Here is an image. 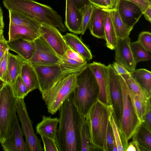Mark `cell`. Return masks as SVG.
<instances>
[{
	"label": "cell",
	"mask_w": 151,
	"mask_h": 151,
	"mask_svg": "<svg viewBox=\"0 0 151 151\" xmlns=\"http://www.w3.org/2000/svg\"><path fill=\"white\" fill-rule=\"evenodd\" d=\"M55 142L58 151H80L78 122L79 113L73 101V93L59 110Z\"/></svg>",
	"instance_id": "cell-1"
},
{
	"label": "cell",
	"mask_w": 151,
	"mask_h": 151,
	"mask_svg": "<svg viewBox=\"0 0 151 151\" xmlns=\"http://www.w3.org/2000/svg\"><path fill=\"white\" fill-rule=\"evenodd\" d=\"M114 112L112 107L105 105L97 99L85 116L91 142L97 150L107 151L106 135L109 117Z\"/></svg>",
	"instance_id": "cell-2"
},
{
	"label": "cell",
	"mask_w": 151,
	"mask_h": 151,
	"mask_svg": "<svg viewBox=\"0 0 151 151\" xmlns=\"http://www.w3.org/2000/svg\"><path fill=\"white\" fill-rule=\"evenodd\" d=\"M3 3L8 11L20 12L41 24L52 26L63 32L66 31L62 17L49 6L29 0H3Z\"/></svg>",
	"instance_id": "cell-3"
},
{
	"label": "cell",
	"mask_w": 151,
	"mask_h": 151,
	"mask_svg": "<svg viewBox=\"0 0 151 151\" xmlns=\"http://www.w3.org/2000/svg\"><path fill=\"white\" fill-rule=\"evenodd\" d=\"M76 82L73 93V101L80 114L85 117L98 99L99 89L96 78L88 64L76 73Z\"/></svg>",
	"instance_id": "cell-4"
},
{
	"label": "cell",
	"mask_w": 151,
	"mask_h": 151,
	"mask_svg": "<svg viewBox=\"0 0 151 151\" xmlns=\"http://www.w3.org/2000/svg\"><path fill=\"white\" fill-rule=\"evenodd\" d=\"M18 99L11 85L3 82L0 87V143L10 136L16 116Z\"/></svg>",
	"instance_id": "cell-5"
},
{
	"label": "cell",
	"mask_w": 151,
	"mask_h": 151,
	"mask_svg": "<svg viewBox=\"0 0 151 151\" xmlns=\"http://www.w3.org/2000/svg\"><path fill=\"white\" fill-rule=\"evenodd\" d=\"M76 79V73L69 74L58 81L42 95L49 113L52 115L56 113L73 93Z\"/></svg>",
	"instance_id": "cell-6"
},
{
	"label": "cell",
	"mask_w": 151,
	"mask_h": 151,
	"mask_svg": "<svg viewBox=\"0 0 151 151\" xmlns=\"http://www.w3.org/2000/svg\"><path fill=\"white\" fill-rule=\"evenodd\" d=\"M119 76L121 86L123 106L122 116L119 126L128 140L132 137L142 123L134 107L125 82L121 76Z\"/></svg>",
	"instance_id": "cell-7"
},
{
	"label": "cell",
	"mask_w": 151,
	"mask_h": 151,
	"mask_svg": "<svg viewBox=\"0 0 151 151\" xmlns=\"http://www.w3.org/2000/svg\"><path fill=\"white\" fill-rule=\"evenodd\" d=\"M17 114L22 126L28 151H43L40 140L35 134L24 99H18Z\"/></svg>",
	"instance_id": "cell-8"
},
{
	"label": "cell",
	"mask_w": 151,
	"mask_h": 151,
	"mask_svg": "<svg viewBox=\"0 0 151 151\" xmlns=\"http://www.w3.org/2000/svg\"><path fill=\"white\" fill-rule=\"evenodd\" d=\"M33 65L38 77V89L42 95L59 80L65 76L71 73L64 70L59 64L49 65Z\"/></svg>",
	"instance_id": "cell-9"
},
{
	"label": "cell",
	"mask_w": 151,
	"mask_h": 151,
	"mask_svg": "<svg viewBox=\"0 0 151 151\" xmlns=\"http://www.w3.org/2000/svg\"><path fill=\"white\" fill-rule=\"evenodd\" d=\"M88 65L95 76L99 86L98 99L105 105L113 107L107 66L101 63L95 61Z\"/></svg>",
	"instance_id": "cell-10"
},
{
	"label": "cell",
	"mask_w": 151,
	"mask_h": 151,
	"mask_svg": "<svg viewBox=\"0 0 151 151\" xmlns=\"http://www.w3.org/2000/svg\"><path fill=\"white\" fill-rule=\"evenodd\" d=\"M35 42V51L28 62L33 65H49L60 64L61 58L42 37H39Z\"/></svg>",
	"instance_id": "cell-11"
},
{
	"label": "cell",
	"mask_w": 151,
	"mask_h": 151,
	"mask_svg": "<svg viewBox=\"0 0 151 151\" xmlns=\"http://www.w3.org/2000/svg\"><path fill=\"white\" fill-rule=\"evenodd\" d=\"M39 31L40 37L45 41L60 57H63L68 46L59 30L52 26L42 24Z\"/></svg>",
	"instance_id": "cell-12"
},
{
	"label": "cell",
	"mask_w": 151,
	"mask_h": 151,
	"mask_svg": "<svg viewBox=\"0 0 151 151\" xmlns=\"http://www.w3.org/2000/svg\"><path fill=\"white\" fill-rule=\"evenodd\" d=\"M108 70L110 95L114 114L118 126L121 120L122 110L123 101L119 76L109 64Z\"/></svg>",
	"instance_id": "cell-13"
},
{
	"label": "cell",
	"mask_w": 151,
	"mask_h": 151,
	"mask_svg": "<svg viewBox=\"0 0 151 151\" xmlns=\"http://www.w3.org/2000/svg\"><path fill=\"white\" fill-rule=\"evenodd\" d=\"M131 40L129 36L122 38H118L114 49L115 62L124 66L130 72L135 70L137 64L131 51Z\"/></svg>",
	"instance_id": "cell-14"
},
{
	"label": "cell",
	"mask_w": 151,
	"mask_h": 151,
	"mask_svg": "<svg viewBox=\"0 0 151 151\" xmlns=\"http://www.w3.org/2000/svg\"><path fill=\"white\" fill-rule=\"evenodd\" d=\"M117 9L123 22L131 27H133L143 14L139 7L127 0H119Z\"/></svg>",
	"instance_id": "cell-15"
},
{
	"label": "cell",
	"mask_w": 151,
	"mask_h": 151,
	"mask_svg": "<svg viewBox=\"0 0 151 151\" xmlns=\"http://www.w3.org/2000/svg\"><path fill=\"white\" fill-rule=\"evenodd\" d=\"M1 144L5 151H28L17 116L10 136Z\"/></svg>",
	"instance_id": "cell-16"
},
{
	"label": "cell",
	"mask_w": 151,
	"mask_h": 151,
	"mask_svg": "<svg viewBox=\"0 0 151 151\" xmlns=\"http://www.w3.org/2000/svg\"><path fill=\"white\" fill-rule=\"evenodd\" d=\"M65 19V24L69 31L81 34L82 14L72 0H66Z\"/></svg>",
	"instance_id": "cell-17"
},
{
	"label": "cell",
	"mask_w": 151,
	"mask_h": 151,
	"mask_svg": "<svg viewBox=\"0 0 151 151\" xmlns=\"http://www.w3.org/2000/svg\"><path fill=\"white\" fill-rule=\"evenodd\" d=\"M104 16L103 9L95 6L89 21L88 28L93 36L105 40Z\"/></svg>",
	"instance_id": "cell-18"
},
{
	"label": "cell",
	"mask_w": 151,
	"mask_h": 151,
	"mask_svg": "<svg viewBox=\"0 0 151 151\" xmlns=\"http://www.w3.org/2000/svg\"><path fill=\"white\" fill-rule=\"evenodd\" d=\"M9 50L13 51L25 60L29 61L36 50L35 41H30L19 39L7 41Z\"/></svg>",
	"instance_id": "cell-19"
},
{
	"label": "cell",
	"mask_w": 151,
	"mask_h": 151,
	"mask_svg": "<svg viewBox=\"0 0 151 151\" xmlns=\"http://www.w3.org/2000/svg\"><path fill=\"white\" fill-rule=\"evenodd\" d=\"M26 60L19 55L9 53L8 64L4 82L12 85L20 75L22 66Z\"/></svg>",
	"instance_id": "cell-20"
},
{
	"label": "cell",
	"mask_w": 151,
	"mask_h": 151,
	"mask_svg": "<svg viewBox=\"0 0 151 151\" xmlns=\"http://www.w3.org/2000/svg\"><path fill=\"white\" fill-rule=\"evenodd\" d=\"M8 35L9 41L21 39L33 41L40 36L39 30L10 23Z\"/></svg>",
	"instance_id": "cell-21"
},
{
	"label": "cell",
	"mask_w": 151,
	"mask_h": 151,
	"mask_svg": "<svg viewBox=\"0 0 151 151\" xmlns=\"http://www.w3.org/2000/svg\"><path fill=\"white\" fill-rule=\"evenodd\" d=\"M58 122L59 119L57 117L53 118L43 115L42 120L36 127V133L55 140Z\"/></svg>",
	"instance_id": "cell-22"
},
{
	"label": "cell",
	"mask_w": 151,
	"mask_h": 151,
	"mask_svg": "<svg viewBox=\"0 0 151 151\" xmlns=\"http://www.w3.org/2000/svg\"><path fill=\"white\" fill-rule=\"evenodd\" d=\"M63 37L67 45L79 54L86 61L92 58L90 50L77 36L72 33H67Z\"/></svg>",
	"instance_id": "cell-23"
},
{
	"label": "cell",
	"mask_w": 151,
	"mask_h": 151,
	"mask_svg": "<svg viewBox=\"0 0 151 151\" xmlns=\"http://www.w3.org/2000/svg\"><path fill=\"white\" fill-rule=\"evenodd\" d=\"M20 75L29 92L39 89L37 76L33 66L26 61L22 66Z\"/></svg>",
	"instance_id": "cell-24"
},
{
	"label": "cell",
	"mask_w": 151,
	"mask_h": 151,
	"mask_svg": "<svg viewBox=\"0 0 151 151\" xmlns=\"http://www.w3.org/2000/svg\"><path fill=\"white\" fill-rule=\"evenodd\" d=\"M80 145V151L97 150L91 143L88 127L85 118L79 114L78 122Z\"/></svg>",
	"instance_id": "cell-25"
},
{
	"label": "cell",
	"mask_w": 151,
	"mask_h": 151,
	"mask_svg": "<svg viewBox=\"0 0 151 151\" xmlns=\"http://www.w3.org/2000/svg\"><path fill=\"white\" fill-rule=\"evenodd\" d=\"M103 9L104 13V32L106 45L109 49L111 50H114L118 38L108 9Z\"/></svg>",
	"instance_id": "cell-26"
},
{
	"label": "cell",
	"mask_w": 151,
	"mask_h": 151,
	"mask_svg": "<svg viewBox=\"0 0 151 151\" xmlns=\"http://www.w3.org/2000/svg\"><path fill=\"white\" fill-rule=\"evenodd\" d=\"M129 74L141 87L147 98L151 97V72L145 69H140L130 72Z\"/></svg>",
	"instance_id": "cell-27"
},
{
	"label": "cell",
	"mask_w": 151,
	"mask_h": 151,
	"mask_svg": "<svg viewBox=\"0 0 151 151\" xmlns=\"http://www.w3.org/2000/svg\"><path fill=\"white\" fill-rule=\"evenodd\" d=\"M9 11L10 23L39 30L41 24L37 21L20 12L12 10Z\"/></svg>",
	"instance_id": "cell-28"
},
{
	"label": "cell",
	"mask_w": 151,
	"mask_h": 151,
	"mask_svg": "<svg viewBox=\"0 0 151 151\" xmlns=\"http://www.w3.org/2000/svg\"><path fill=\"white\" fill-rule=\"evenodd\" d=\"M109 121L113 130L115 144L112 151H126L128 146V140L126 139L117 123L114 112L109 117Z\"/></svg>",
	"instance_id": "cell-29"
},
{
	"label": "cell",
	"mask_w": 151,
	"mask_h": 151,
	"mask_svg": "<svg viewBox=\"0 0 151 151\" xmlns=\"http://www.w3.org/2000/svg\"><path fill=\"white\" fill-rule=\"evenodd\" d=\"M133 140L137 142L141 151H151V132L142 123L132 136Z\"/></svg>",
	"instance_id": "cell-30"
},
{
	"label": "cell",
	"mask_w": 151,
	"mask_h": 151,
	"mask_svg": "<svg viewBox=\"0 0 151 151\" xmlns=\"http://www.w3.org/2000/svg\"><path fill=\"white\" fill-rule=\"evenodd\" d=\"M108 9L117 38H122L129 36L133 27H128L123 22L117 9Z\"/></svg>",
	"instance_id": "cell-31"
},
{
	"label": "cell",
	"mask_w": 151,
	"mask_h": 151,
	"mask_svg": "<svg viewBox=\"0 0 151 151\" xmlns=\"http://www.w3.org/2000/svg\"><path fill=\"white\" fill-rule=\"evenodd\" d=\"M59 65L64 71L71 73H76L81 71L88 65L87 62H81L69 59L64 55L62 58Z\"/></svg>",
	"instance_id": "cell-32"
},
{
	"label": "cell",
	"mask_w": 151,
	"mask_h": 151,
	"mask_svg": "<svg viewBox=\"0 0 151 151\" xmlns=\"http://www.w3.org/2000/svg\"><path fill=\"white\" fill-rule=\"evenodd\" d=\"M130 47L133 59L136 63L151 60V56L149 52L137 41L131 42Z\"/></svg>",
	"instance_id": "cell-33"
},
{
	"label": "cell",
	"mask_w": 151,
	"mask_h": 151,
	"mask_svg": "<svg viewBox=\"0 0 151 151\" xmlns=\"http://www.w3.org/2000/svg\"><path fill=\"white\" fill-rule=\"evenodd\" d=\"M123 79L127 86L142 100L146 101L148 98L145 93L129 74L121 75Z\"/></svg>",
	"instance_id": "cell-34"
},
{
	"label": "cell",
	"mask_w": 151,
	"mask_h": 151,
	"mask_svg": "<svg viewBox=\"0 0 151 151\" xmlns=\"http://www.w3.org/2000/svg\"><path fill=\"white\" fill-rule=\"evenodd\" d=\"M126 86L134 107L140 122L142 123L144 122V117L146 109L147 101H144L142 100L133 93L126 85Z\"/></svg>",
	"instance_id": "cell-35"
},
{
	"label": "cell",
	"mask_w": 151,
	"mask_h": 151,
	"mask_svg": "<svg viewBox=\"0 0 151 151\" xmlns=\"http://www.w3.org/2000/svg\"><path fill=\"white\" fill-rule=\"evenodd\" d=\"M11 85L14 94L17 99H24L29 93L20 75Z\"/></svg>",
	"instance_id": "cell-36"
},
{
	"label": "cell",
	"mask_w": 151,
	"mask_h": 151,
	"mask_svg": "<svg viewBox=\"0 0 151 151\" xmlns=\"http://www.w3.org/2000/svg\"><path fill=\"white\" fill-rule=\"evenodd\" d=\"M94 6V5L90 2L80 9L82 16L81 32L82 35H84L88 28V23Z\"/></svg>",
	"instance_id": "cell-37"
},
{
	"label": "cell",
	"mask_w": 151,
	"mask_h": 151,
	"mask_svg": "<svg viewBox=\"0 0 151 151\" xmlns=\"http://www.w3.org/2000/svg\"><path fill=\"white\" fill-rule=\"evenodd\" d=\"M137 41L148 52H151V33L147 31L142 32L139 35Z\"/></svg>",
	"instance_id": "cell-38"
},
{
	"label": "cell",
	"mask_w": 151,
	"mask_h": 151,
	"mask_svg": "<svg viewBox=\"0 0 151 151\" xmlns=\"http://www.w3.org/2000/svg\"><path fill=\"white\" fill-rule=\"evenodd\" d=\"M45 151H58L55 140L43 135H40Z\"/></svg>",
	"instance_id": "cell-39"
},
{
	"label": "cell",
	"mask_w": 151,
	"mask_h": 151,
	"mask_svg": "<svg viewBox=\"0 0 151 151\" xmlns=\"http://www.w3.org/2000/svg\"><path fill=\"white\" fill-rule=\"evenodd\" d=\"M9 52V50L7 51L0 59V80L3 82L7 68Z\"/></svg>",
	"instance_id": "cell-40"
},
{
	"label": "cell",
	"mask_w": 151,
	"mask_h": 151,
	"mask_svg": "<svg viewBox=\"0 0 151 151\" xmlns=\"http://www.w3.org/2000/svg\"><path fill=\"white\" fill-rule=\"evenodd\" d=\"M146 128L151 132V97L147 101V107L144 117V122L142 123Z\"/></svg>",
	"instance_id": "cell-41"
},
{
	"label": "cell",
	"mask_w": 151,
	"mask_h": 151,
	"mask_svg": "<svg viewBox=\"0 0 151 151\" xmlns=\"http://www.w3.org/2000/svg\"><path fill=\"white\" fill-rule=\"evenodd\" d=\"M115 144V139L112 128L109 121L106 137L107 151H112Z\"/></svg>",
	"instance_id": "cell-42"
},
{
	"label": "cell",
	"mask_w": 151,
	"mask_h": 151,
	"mask_svg": "<svg viewBox=\"0 0 151 151\" xmlns=\"http://www.w3.org/2000/svg\"><path fill=\"white\" fill-rule=\"evenodd\" d=\"M65 55L67 58L81 62H86V61L78 53L68 46V48Z\"/></svg>",
	"instance_id": "cell-43"
},
{
	"label": "cell",
	"mask_w": 151,
	"mask_h": 151,
	"mask_svg": "<svg viewBox=\"0 0 151 151\" xmlns=\"http://www.w3.org/2000/svg\"><path fill=\"white\" fill-rule=\"evenodd\" d=\"M129 1L139 7L142 11V13L150 6H151V2L147 0H127Z\"/></svg>",
	"instance_id": "cell-44"
},
{
	"label": "cell",
	"mask_w": 151,
	"mask_h": 151,
	"mask_svg": "<svg viewBox=\"0 0 151 151\" xmlns=\"http://www.w3.org/2000/svg\"><path fill=\"white\" fill-rule=\"evenodd\" d=\"M111 65L114 70L118 75H122L130 74V72L124 66L116 62H114Z\"/></svg>",
	"instance_id": "cell-45"
},
{
	"label": "cell",
	"mask_w": 151,
	"mask_h": 151,
	"mask_svg": "<svg viewBox=\"0 0 151 151\" xmlns=\"http://www.w3.org/2000/svg\"><path fill=\"white\" fill-rule=\"evenodd\" d=\"M9 50L6 41L3 36L0 37V59L2 57L5 52Z\"/></svg>",
	"instance_id": "cell-46"
},
{
	"label": "cell",
	"mask_w": 151,
	"mask_h": 151,
	"mask_svg": "<svg viewBox=\"0 0 151 151\" xmlns=\"http://www.w3.org/2000/svg\"><path fill=\"white\" fill-rule=\"evenodd\" d=\"M95 6L102 9H109L104 0H88Z\"/></svg>",
	"instance_id": "cell-47"
},
{
	"label": "cell",
	"mask_w": 151,
	"mask_h": 151,
	"mask_svg": "<svg viewBox=\"0 0 151 151\" xmlns=\"http://www.w3.org/2000/svg\"><path fill=\"white\" fill-rule=\"evenodd\" d=\"M126 151H140L139 145L136 141L133 140L128 144Z\"/></svg>",
	"instance_id": "cell-48"
},
{
	"label": "cell",
	"mask_w": 151,
	"mask_h": 151,
	"mask_svg": "<svg viewBox=\"0 0 151 151\" xmlns=\"http://www.w3.org/2000/svg\"><path fill=\"white\" fill-rule=\"evenodd\" d=\"M77 8L81 9L89 2L88 0H72Z\"/></svg>",
	"instance_id": "cell-49"
},
{
	"label": "cell",
	"mask_w": 151,
	"mask_h": 151,
	"mask_svg": "<svg viewBox=\"0 0 151 151\" xmlns=\"http://www.w3.org/2000/svg\"><path fill=\"white\" fill-rule=\"evenodd\" d=\"M109 9H117L119 0H104Z\"/></svg>",
	"instance_id": "cell-50"
},
{
	"label": "cell",
	"mask_w": 151,
	"mask_h": 151,
	"mask_svg": "<svg viewBox=\"0 0 151 151\" xmlns=\"http://www.w3.org/2000/svg\"><path fill=\"white\" fill-rule=\"evenodd\" d=\"M146 19L149 21L150 23L151 22V6H150L143 13Z\"/></svg>",
	"instance_id": "cell-51"
},
{
	"label": "cell",
	"mask_w": 151,
	"mask_h": 151,
	"mask_svg": "<svg viewBox=\"0 0 151 151\" xmlns=\"http://www.w3.org/2000/svg\"><path fill=\"white\" fill-rule=\"evenodd\" d=\"M4 25L3 18L0 17V29H3L4 27Z\"/></svg>",
	"instance_id": "cell-52"
},
{
	"label": "cell",
	"mask_w": 151,
	"mask_h": 151,
	"mask_svg": "<svg viewBox=\"0 0 151 151\" xmlns=\"http://www.w3.org/2000/svg\"><path fill=\"white\" fill-rule=\"evenodd\" d=\"M0 17L3 18V13L2 10L0 6Z\"/></svg>",
	"instance_id": "cell-53"
},
{
	"label": "cell",
	"mask_w": 151,
	"mask_h": 151,
	"mask_svg": "<svg viewBox=\"0 0 151 151\" xmlns=\"http://www.w3.org/2000/svg\"><path fill=\"white\" fill-rule=\"evenodd\" d=\"M3 32V29H0V37L4 36Z\"/></svg>",
	"instance_id": "cell-54"
},
{
	"label": "cell",
	"mask_w": 151,
	"mask_h": 151,
	"mask_svg": "<svg viewBox=\"0 0 151 151\" xmlns=\"http://www.w3.org/2000/svg\"><path fill=\"white\" fill-rule=\"evenodd\" d=\"M148 1L150 2H151V0H147Z\"/></svg>",
	"instance_id": "cell-55"
},
{
	"label": "cell",
	"mask_w": 151,
	"mask_h": 151,
	"mask_svg": "<svg viewBox=\"0 0 151 151\" xmlns=\"http://www.w3.org/2000/svg\"><path fill=\"white\" fill-rule=\"evenodd\" d=\"M31 0V1H35L37 0Z\"/></svg>",
	"instance_id": "cell-56"
},
{
	"label": "cell",
	"mask_w": 151,
	"mask_h": 151,
	"mask_svg": "<svg viewBox=\"0 0 151 151\" xmlns=\"http://www.w3.org/2000/svg\"><path fill=\"white\" fill-rule=\"evenodd\" d=\"M1 81L0 80V82H1Z\"/></svg>",
	"instance_id": "cell-57"
}]
</instances>
